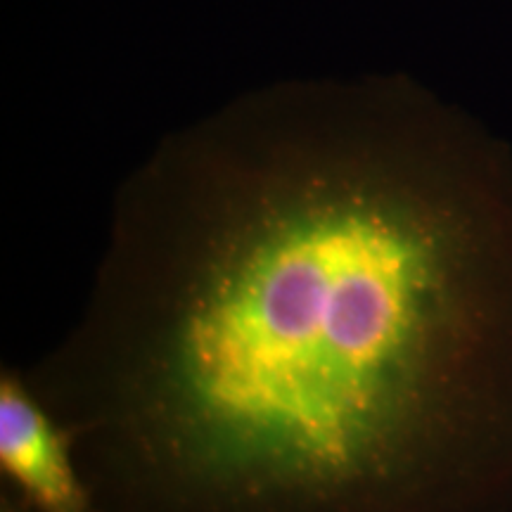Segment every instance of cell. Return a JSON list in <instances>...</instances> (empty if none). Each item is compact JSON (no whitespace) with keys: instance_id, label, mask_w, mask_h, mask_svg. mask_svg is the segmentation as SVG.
Returning a JSON list of instances; mask_svg holds the SVG:
<instances>
[{"instance_id":"3957f363","label":"cell","mask_w":512,"mask_h":512,"mask_svg":"<svg viewBox=\"0 0 512 512\" xmlns=\"http://www.w3.org/2000/svg\"><path fill=\"white\" fill-rule=\"evenodd\" d=\"M0 512H29V505L27 508H22V505H17L15 501H10V498L3 496V501H0Z\"/></svg>"},{"instance_id":"7a4b0ae2","label":"cell","mask_w":512,"mask_h":512,"mask_svg":"<svg viewBox=\"0 0 512 512\" xmlns=\"http://www.w3.org/2000/svg\"><path fill=\"white\" fill-rule=\"evenodd\" d=\"M0 467L31 512H95L67 434L15 373L0 377Z\"/></svg>"},{"instance_id":"6da1fadb","label":"cell","mask_w":512,"mask_h":512,"mask_svg":"<svg viewBox=\"0 0 512 512\" xmlns=\"http://www.w3.org/2000/svg\"><path fill=\"white\" fill-rule=\"evenodd\" d=\"M29 387L95 512H434L508 482L512 157L406 79L233 102L126 183Z\"/></svg>"}]
</instances>
